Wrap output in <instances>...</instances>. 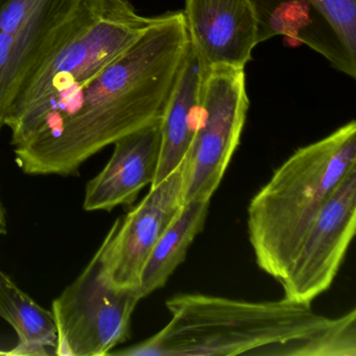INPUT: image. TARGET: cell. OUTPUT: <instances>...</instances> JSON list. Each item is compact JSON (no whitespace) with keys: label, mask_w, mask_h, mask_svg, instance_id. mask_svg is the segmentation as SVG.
I'll list each match as a JSON object with an SVG mask.
<instances>
[{"label":"cell","mask_w":356,"mask_h":356,"mask_svg":"<svg viewBox=\"0 0 356 356\" xmlns=\"http://www.w3.org/2000/svg\"><path fill=\"white\" fill-rule=\"evenodd\" d=\"M182 12L145 34L13 145L32 176H72L124 135L161 120L188 54Z\"/></svg>","instance_id":"cell-1"},{"label":"cell","mask_w":356,"mask_h":356,"mask_svg":"<svg viewBox=\"0 0 356 356\" xmlns=\"http://www.w3.org/2000/svg\"><path fill=\"white\" fill-rule=\"evenodd\" d=\"M170 322L124 356H355L356 312L339 318L285 299L250 302L181 293L165 302Z\"/></svg>","instance_id":"cell-2"},{"label":"cell","mask_w":356,"mask_h":356,"mask_svg":"<svg viewBox=\"0 0 356 356\" xmlns=\"http://www.w3.org/2000/svg\"><path fill=\"white\" fill-rule=\"evenodd\" d=\"M356 168V122L297 149L248 207L250 243L258 266L280 282L323 206Z\"/></svg>","instance_id":"cell-3"},{"label":"cell","mask_w":356,"mask_h":356,"mask_svg":"<svg viewBox=\"0 0 356 356\" xmlns=\"http://www.w3.org/2000/svg\"><path fill=\"white\" fill-rule=\"evenodd\" d=\"M160 18L139 15L129 0H86L74 30L12 103L5 118L12 147L130 49Z\"/></svg>","instance_id":"cell-4"},{"label":"cell","mask_w":356,"mask_h":356,"mask_svg":"<svg viewBox=\"0 0 356 356\" xmlns=\"http://www.w3.org/2000/svg\"><path fill=\"white\" fill-rule=\"evenodd\" d=\"M141 299L139 289H118L110 283L95 252L78 278L54 300L55 353L109 355L130 337L132 314Z\"/></svg>","instance_id":"cell-5"},{"label":"cell","mask_w":356,"mask_h":356,"mask_svg":"<svg viewBox=\"0 0 356 356\" xmlns=\"http://www.w3.org/2000/svg\"><path fill=\"white\" fill-rule=\"evenodd\" d=\"M245 70L216 67L204 79L199 124L183 160V202L210 201L238 147L249 110Z\"/></svg>","instance_id":"cell-6"},{"label":"cell","mask_w":356,"mask_h":356,"mask_svg":"<svg viewBox=\"0 0 356 356\" xmlns=\"http://www.w3.org/2000/svg\"><path fill=\"white\" fill-rule=\"evenodd\" d=\"M86 0H0V131L18 93L74 30Z\"/></svg>","instance_id":"cell-7"},{"label":"cell","mask_w":356,"mask_h":356,"mask_svg":"<svg viewBox=\"0 0 356 356\" xmlns=\"http://www.w3.org/2000/svg\"><path fill=\"white\" fill-rule=\"evenodd\" d=\"M258 42L283 36L324 57L334 70L356 76V0H251Z\"/></svg>","instance_id":"cell-8"},{"label":"cell","mask_w":356,"mask_h":356,"mask_svg":"<svg viewBox=\"0 0 356 356\" xmlns=\"http://www.w3.org/2000/svg\"><path fill=\"white\" fill-rule=\"evenodd\" d=\"M356 226V168L318 212L284 279L285 299L312 304L332 284Z\"/></svg>","instance_id":"cell-9"},{"label":"cell","mask_w":356,"mask_h":356,"mask_svg":"<svg viewBox=\"0 0 356 356\" xmlns=\"http://www.w3.org/2000/svg\"><path fill=\"white\" fill-rule=\"evenodd\" d=\"M183 177L182 161L168 178L151 186L143 201L110 229L97 252L113 286L139 289L152 250L184 205Z\"/></svg>","instance_id":"cell-10"},{"label":"cell","mask_w":356,"mask_h":356,"mask_svg":"<svg viewBox=\"0 0 356 356\" xmlns=\"http://www.w3.org/2000/svg\"><path fill=\"white\" fill-rule=\"evenodd\" d=\"M182 13L205 74L216 67L245 70L259 44L251 0H185Z\"/></svg>","instance_id":"cell-11"},{"label":"cell","mask_w":356,"mask_h":356,"mask_svg":"<svg viewBox=\"0 0 356 356\" xmlns=\"http://www.w3.org/2000/svg\"><path fill=\"white\" fill-rule=\"evenodd\" d=\"M161 120L113 143L109 161L86 185L83 204L86 211H112L118 206H132L139 193L154 182L161 147Z\"/></svg>","instance_id":"cell-12"},{"label":"cell","mask_w":356,"mask_h":356,"mask_svg":"<svg viewBox=\"0 0 356 356\" xmlns=\"http://www.w3.org/2000/svg\"><path fill=\"white\" fill-rule=\"evenodd\" d=\"M205 72L193 45L161 120L159 164L151 186L159 184L179 168L193 143L201 112Z\"/></svg>","instance_id":"cell-13"},{"label":"cell","mask_w":356,"mask_h":356,"mask_svg":"<svg viewBox=\"0 0 356 356\" xmlns=\"http://www.w3.org/2000/svg\"><path fill=\"white\" fill-rule=\"evenodd\" d=\"M209 202L185 203L164 231L152 250L141 275L139 293L143 299L162 289L177 268L183 264L191 243L205 227Z\"/></svg>","instance_id":"cell-14"},{"label":"cell","mask_w":356,"mask_h":356,"mask_svg":"<svg viewBox=\"0 0 356 356\" xmlns=\"http://www.w3.org/2000/svg\"><path fill=\"white\" fill-rule=\"evenodd\" d=\"M0 316L17 334V345L8 351L11 356L47 355L57 343L55 318L41 307L11 277L0 270Z\"/></svg>","instance_id":"cell-15"},{"label":"cell","mask_w":356,"mask_h":356,"mask_svg":"<svg viewBox=\"0 0 356 356\" xmlns=\"http://www.w3.org/2000/svg\"><path fill=\"white\" fill-rule=\"evenodd\" d=\"M7 216H6V209L5 207H3V201H1V195H0V235L7 234Z\"/></svg>","instance_id":"cell-16"},{"label":"cell","mask_w":356,"mask_h":356,"mask_svg":"<svg viewBox=\"0 0 356 356\" xmlns=\"http://www.w3.org/2000/svg\"><path fill=\"white\" fill-rule=\"evenodd\" d=\"M0 355H8V351H3V350H0Z\"/></svg>","instance_id":"cell-17"}]
</instances>
